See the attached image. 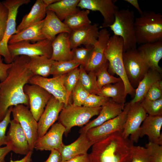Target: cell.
Here are the masks:
<instances>
[{"label": "cell", "instance_id": "6da1fadb", "mask_svg": "<svg viewBox=\"0 0 162 162\" xmlns=\"http://www.w3.org/2000/svg\"><path fill=\"white\" fill-rule=\"evenodd\" d=\"M29 60L30 57L25 56L15 57L7 77L0 82V122L11 106L22 104L29 108V99L23 89L34 76L28 67Z\"/></svg>", "mask_w": 162, "mask_h": 162}, {"label": "cell", "instance_id": "7a4b0ae2", "mask_svg": "<svg viewBox=\"0 0 162 162\" xmlns=\"http://www.w3.org/2000/svg\"><path fill=\"white\" fill-rule=\"evenodd\" d=\"M134 143L122 131L115 132L92 145L90 161L131 162Z\"/></svg>", "mask_w": 162, "mask_h": 162}, {"label": "cell", "instance_id": "3957f363", "mask_svg": "<svg viewBox=\"0 0 162 162\" xmlns=\"http://www.w3.org/2000/svg\"><path fill=\"white\" fill-rule=\"evenodd\" d=\"M135 35L137 44L162 40V15L153 11H144L135 18Z\"/></svg>", "mask_w": 162, "mask_h": 162}, {"label": "cell", "instance_id": "277c9868", "mask_svg": "<svg viewBox=\"0 0 162 162\" xmlns=\"http://www.w3.org/2000/svg\"><path fill=\"white\" fill-rule=\"evenodd\" d=\"M124 44L122 38L113 35L110 37L104 52L105 58L109 62L108 72L119 76L124 82L125 93L134 98L136 89L131 85L125 72L123 58Z\"/></svg>", "mask_w": 162, "mask_h": 162}, {"label": "cell", "instance_id": "5b68a950", "mask_svg": "<svg viewBox=\"0 0 162 162\" xmlns=\"http://www.w3.org/2000/svg\"><path fill=\"white\" fill-rule=\"evenodd\" d=\"M113 22L108 27L115 35L121 37L124 44L123 52L136 48L134 28V11L129 9L117 10Z\"/></svg>", "mask_w": 162, "mask_h": 162}, {"label": "cell", "instance_id": "8992f818", "mask_svg": "<svg viewBox=\"0 0 162 162\" xmlns=\"http://www.w3.org/2000/svg\"><path fill=\"white\" fill-rule=\"evenodd\" d=\"M101 109V107L91 108L75 106L70 103L64 105L58 120L65 128V136H67L73 127L83 126L93 116L98 115Z\"/></svg>", "mask_w": 162, "mask_h": 162}, {"label": "cell", "instance_id": "52a82bcc", "mask_svg": "<svg viewBox=\"0 0 162 162\" xmlns=\"http://www.w3.org/2000/svg\"><path fill=\"white\" fill-rule=\"evenodd\" d=\"M123 58L129 82L134 88H137L150 69L143 55L137 48L123 52Z\"/></svg>", "mask_w": 162, "mask_h": 162}, {"label": "cell", "instance_id": "ba28073f", "mask_svg": "<svg viewBox=\"0 0 162 162\" xmlns=\"http://www.w3.org/2000/svg\"><path fill=\"white\" fill-rule=\"evenodd\" d=\"M30 2V0H6L2 2L8 11L6 29L0 42V55L4 57L6 63L10 64L13 61L8 46L11 37L17 33L16 20L18 10L22 5Z\"/></svg>", "mask_w": 162, "mask_h": 162}, {"label": "cell", "instance_id": "9c48e42d", "mask_svg": "<svg viewBox=\"0 0 162 162\" xmlns=\"http://www.w3.org/2000/svg\"><path fill=\"white\" fill-rule=\"evenodd\" d=\"M11 113L13 119L18 122L26 134L30 150L33 151L38 139V122L26 106L19 104L13 106Z\"/></svg>", "mask_w": 162, "mask_h": 162}, {"label": "cell", "instance_id": "30bf717a", "mask_svg": "<svg viewBox=\"0 0 162 162\" xmlns=\"http://www.w3.org/2000/svg\"><path fill=\"white\" fill-rule=\"evenodd\" d=\"M130 102L125 103L122 112L116 117L101 125L89 129L86 135L93 144L117 131H122L123 126L130 106Z\"/></svg>", "mask_w": 162, "mask_h": 162}, {"label": "cell", "instance_id": "8fae6325", "mask_svg": "<svg viewBox=\"0 0 162 162\" xmlns=\"http://www.w3.org/2000/svg\"><path fill=\"white\" fill-rule=\"evenodd\" d=\"M51 41L47 39L33 43L24 41L8 44L12 60L16 56H25L30 58L43 56L51 58L52 53Z\"/></svg>", "mask_w": 162, "mask_h": 162}, {"label": "cell", "instance_id": "7c38bea8", "mask_svg": "<svg viewBox=\"0 0 162 162\" xmlns=\"http://www.w3.org/2000/svg\"><path fill=\"white\" fill-rule=\"evenodd\" d=\"M147 116L141 102L131 104L123 126L124 136L129 138L134 143H137L140 137L141 126Z\"/></svg>", "mask_w": 162, "mask_h": 162}, {"label": "cell", "instance_id": "4fadbf2b", "mask_svg": "<svg viewBox=\"0 0 162 162\" xmlns=\"http://www.w3.org/2000/svg\"><path fill=\"white\" fill-rule=\"evenodd\" d=\"M23 89L29 99V110L38 122L52 95L44 88L35 84H27Z\"/></svg>", "mask_w": 162, "mask_h": 162}, {"label": "cell", "instance_id": "5bb4252c", "mask_svg": "<svg viewBox=\"0 0 162 162\" xmlns=\"http://www.w3.org/2000/svg\"><path fill=\"white\" fill-rule=\"evenodd\" d=\"M6 136L5 145L16 154L26 155L30 151L28 141L20 123L13 119Z\"/></svg>", "mask_w": 162, "mask_h": 162}, {"label": "cell", "instance_id": "9a60e30c", "mask_svg": "<svg viewBox=\"0 0 162 162\" xmlns=\"http://www.w3.org/2000/svg\"><path fill=\"white\" fill-rule=\"evenodd\" d=\"M65 75L48 78L39 76H34L28 84L38 85L46 90L60 102L67 105L66 93L64 82Z\"/></svg>", "mask_w": 162, "mask_h": 162}, {"label": "cell", "instance_id": "2e32d148", "mask_svg": "<svg viewBox=\"0 0 162 162\" xmlns=\"http://www.w3.org/2000/svg\"><path fill=\"white\" fill-rule=\"evenodd\" d=\"M77 7L82 9L100 12L104 18L101 27L104 28L112 24L115 13L118 9L112 0H80Z\"/></svg>", "mask_w": 162, "mask_h": 162}, {"label": "cell", "instance_id": "e0dca14e", "mask_svg": "<svg viewBox=\"0 0 162 162\" xmlns=\"http://www.w3.org/2000/svg\"><path fill=\"white\" fill-rule=\"evenodd\" d=\"M110 35L109 32L106 28L99 31L97 41L93 46L88 63L84 68L87 73L90 71L96 72L107 61L104 52Z\"/></svg>", "mask_w": 162, "mask_h": 162}, {"label": "cell", "instance_id": "ac0fdd59", "mask_svg": "<svg viewBox=\"0 0 162 162\" xmlns=\"http://www.w3.org/2000/svg\"><path fill=\"white\" fill-rule=\"evenodd\" d=\"M64 104L52 96L38 122V139L44 136L58 119Z\"/></svg>", "mask_w": 162, "mask_h": 162}, {"label": "cell", "instance_id": "d6986e66", "mask_svg": "<svg viewBox=\"0 0 162 162\" xmlns=\"http://www.w3.org/2000/svg\"><path fill=\"white\" fill-rule=\"evenodd\" d=\"M65 131L64 127L59 122L53 124L48 132L37 139L34 149L40 151L58 150L63 144L62 137Z\"/></svg>", "mask_w": 162, "mask_h": 162}, {"label": "cell", "instance_id": "ffe728a7", "mask_svg": "<svg viewBox=\"0 0 162 162\" xmlns=\"http://www.w3.org/2000/svg\"><path fill=\"white\" fill-rule=\"evenodd\" d=\"M98 24L95 23L72 31L70 34L71 49L81 45L93 47L97 42L99 33Z\"/></svg>", "mask_w": 162, "mask_h": 162}, {"label": "cell", "instance_id": "44dd1931", "mask_svg": "<svg viewBox=\"0 0 162 162\" xmlns=\"http://www.w3.org/2000/svg\"><path fill=\"white\" fill-rule=\"evenodd\" d=\"M124 106L116 103L110 98L106 103L101 106L98 117L81 128L79 131V133H86L89 129L99 126L116 117L122 112Z\"/></svg>", "mask_w": 162, "mask_h": 162}, {"label": "cell", "instance_id": "7402d4cb", "mask_svg": "<svg viewBox=\"0 0 162 162\" xmlns=\"http://www.w3.org/2000/svg\"><path fill=\"white\" fill-rule=\"evenodd\" d=\"M162 115L147 116L141 125L140 137L146 135L149 142L162 146Z\"/></svg>", "mask_w": 162, "mask_h": 162}, {"label": "cell", "instance_id": "603a6c76", "mask_svg": "<svg viewBox=\"0 0 162 162\" xmlns=\"http://www.w3.org/2000/svg\"><path fill=\"white\" fill-rule=\"evenodd\" d=\"M93 144L86 133H83L80 134L78 138L70 144L66 145L63 143L58 150L61 155L62 161H65L87 153L88 150Z\"/></svg>", "mask_w": 162, "mask_h": 162}, {"label": "cell", "instance_id": "cb8c5ba5", "mask_svg": "<svg viewBox=\"0 0 162 162\" xmlns=\"http://www.w3.org/2000/svg\"><path fill=\"white\" fill-rule=\"evenodd\" d=\"M41 33L46 39L52 41L56 35L62 33L70 34L71 31L53 11L46 10Z\"/></svg>", "mask_w": 162, "mask_h": 162}, {"label": "cell", "instance_id": "d4e9b609", "mask_svg": "<svg viewBox=\"0 0 162 162\" xmlns=\"http://www.w3.org/2000/svg\"><path fill=\"white\" fill-rule=\"evenodd\" d=\"M137 50L142 54L150 69L161 74L159 62L162 58V40L140 45Z\"/></svg>", "mask_w": 162, "mask_h": 162}, {"label": "cell", "instance_id": "484cf974", "mask_svg": "<svg viewBox=\"0 0 162 162\" xmlns=\"http://www.w3.org/2000/svg\"><path fill=\"white\" fill-rule=\"evenodd\" d=\"M51 46L52 60L55 61L72 60L70 34L62 33L57 35L52 42Z\"/></svg>", "mask_w": 162, "mask_h": 162}, {"label": "cell", "instance_id": "4316f807", "mask_svg": "<svg viewBox=\"0 0 162 162\" xmlns=\"http://www.w3.org/2000/svg\"><path fill=\"white\" fill-rule=\"evenodd\" d=\"M46 11V7L43 0H37L30 12L23 17L16 27L17 33L44 20Z\"/></svg>", "mask_w": 162, "mask_h": 162}, {"label": "cell", "instance_id": "83f0119b", "mask_svg": "<svg viewBox=\"0 0 162 162\" xmlns=\"http://www.w3.org/2000/svg\"><path fill=\"white\" fill-rule=\"evenodd\" d=\"M44 20L23 30L15 34L10 38L8 44L24 41L34 43L46 39L41 33Z\"/></svg>", "mask_w": 162, "mask_h": 162}, {"label": "cell", "instance_id": "f1b7e54d", "mask_svg": "<svg viewBox=\"0 0 162 162\" xmlns=\"http://www.w3.org/2000/svg\"><path fill=\"white\" fill-rule=\"evenodd\" d=\"M161 74L158 71L150 69L136 89L134 96L130 102L131 104L141 102L151 87L156 82L161 80Z\"/></svg>", "mask_w": 162, "mask_h": 162}, {"label": "cell", "instance_id": "f546056e", "mask_svg": "<svg viewBox=\"0 0 162 162\" xmlns=\"http://www.w3.org/2000/svg\"><path fill=\"white\" fill-rule=\"evenodd\" d=\"M54 61L45 56H34L30 58L28 67L34 76L47 78L50 75L51 68Z\"/></svg>", "mask_w": 162, "mask_h": 162}, {"label": "cell", "instance_id": "4dcf8cb0", "mask_svg": "<svg viewBox=\"0 0 162 162\" xmlns=\"http://www.w3.org/2000/svg\"><path fill=\"white\" fill-rule=\"evenodd\" d=\"M80 0H59L48 6L46 10L53 11L61 21L68 16L79 10L78 4Z\"/></svg>", "mask_w": 162, "mask_h": 162}, {"label": "cell", "instance_id": "1f68e13d", "mask_svg": "<svg viewBox=\"0 0 162 162\" xmlns=\"http://www.w3.org/2000/svg\"><path fill=\"white\" fill-rule=\"evenodd\" d=\"M98 95L111 98L116 103L124 105L126 96L123 82L121 80L104 86L100 90Z\"/></svg>", "mask_w": 162, "mask_h": 162}, {"label": "cell", "instance_id": "d6a6232c", "mask_svg": "<svg viewBox=\"0 0 162 162\" xmlns=\"http://www.w3.org/2000/svg\"><path fill=\"white\" fill-rule=\"evenodd\" d=\"M89 13L88 10H79L68 16L63 22L71 31L86 26L91 24L88 17Z\"/></svg>", "mask_w": 162, "mask_h": 162}, {"label": "cell", "instance_id": "836d02e7", "mask_svg": "<svg viewBox=\"0 0 162 162\" xmlns=\"http://www.w3.org/2000/svg\"><path fill=\"white\" fill-rule=\"evenodd\" d=\"M79 80L90 94L98 95L100 90L97 82L96 73L94 71L87 72L82 65L79 66Z\"/></svg>", "mask_w": 162, "mask_h": 162}, {"label": "cell", "instance_id": "e575fe53", "mask_svg": "<svg viewBox=\"0 0 162 162\" xmlns=\"http://www.w3.org/2000/svg\"><path fill=\"white\" fill-rule=\"evenodd\" d=\"M109 62L107 60L95 72L98 86L100 90L104 86L115 83L122 80L119 77L117 78L110 74L108 71Z\"/></svg>", "mask_w": 162, "mask_h": 162}, {"label": "cell", "instance_id": "d590c367", "mask_svg": "<svg viewBox=\"0 0 162 162\" xmlns=\"http://www.w3.org/2000/svg\"><path fill=\"white\" fill-rule=\"evenodd\" d=\"M80 64L73 60L54 61L51 70L50 75L52 77L65 75L75 68Z\"/></svg>", "mask_w": 162, "mask_h": 162}, {"label": "cell", "instance_id": "8d00e7d4", "mask_svg": "<svg viewBox=\"0 0 162 162\" xmlns=\"http://www.w3.org/2000/svg\"><path fill=\"white\" fill-rule=\"evenodd\" d=\"M79 68H77L65 74L64 84L66 93L67 101L70 104L72 91L79 80Z\"/></svg>", "mask_w": 162, "mask_h": 162}, {"label": "cell", "instance_id": "74e56055", "mask_svg": "<svg viewBox=\"0 0 162 162\" xmlns=\"http://www.w3.org/2000/svg\"><path fill=\"white\" fill-rule=\"evenodd\" d=\"M93 47H77L71 49L72 60L85 68L88 63Z\"/></svg>", "mask_w": 162, "mask_h": 162}, {"label": "cell", "instance_id": "f35d334b", "mask_svg": "<svg viewBox=\"0 0 162 162\" xmlns=\"http://www.w3.org/2000/svg\"><path fill=\"white\" fill-rule=\"evenodd\" d=\"M141 103L143 107L149 115H162V98L151 100L144 98Z\"/></svg>", "mask_w": 162, "mask_h": 162}, {"label": "cell", "instance_id": "ab89813d", "mask_svg": "<svg viewBox=\"0 0 162 162\" xmlns=\"http://www.w3.org/2000/svg\"><path fill=\"white\" fill-rule=\"evenodd\" d=\"M89 94L79 80L71 93L72 104L75 106H82Z\"/></svg>", "mask_w": 162, "mask_h": 162}, {"label": "cell", "instance_id": "60d3db41", "mask_svg": "<svg viewBox=\"0 0 162 162\" xmlns=\"http://www.w3.org/2000/svg\"><path fill=\"white\" fill-rule=\"evenodd\" d=\"M150 162H162V146L149 142L145 147Z\"/></svg>", "mask_w": 162, "mask_h": 162}, {"label": "cell", "instance_id": "b9f144b4", "mask_svg": "<svg viewBox=\"0 0 162 162\" xmlns=\"http://www.w3.org/2000/svg\"><path fill=\"white\" fill-rule=\"evenodd\" d=\"M110 99L97 94H89L85 100L82 106L91 108L101 107Z\"/></svg>", "mask_w": 162, "mask_h": 162}, {"label": "cell", "instance_id": "7bdbcfd3", "mask_svg": "<svg viewBox=\"0 0 162 162\" xmlns=\"http://www.w3.org/2000/svg\"><path fill=\"white\" fill-rule=\"evenodd\" d=\"M131 162H150L146 148L140 146H134Z\"/></svg>", "mask_w": 162, "mask_h": 162}, {"label": "cell", "instance_id": "ee69618b", "mask_svg": "<svg viewBox=\"0 0 162 162\" xmlns=\"http://www.w3.org/2000/svg\"><path fill=\"white\" fill-rule=\"evenodd\" d=\"M13 106L10 107L3 119L0 122V147L5 145L6 132L8 125L11 122L10 115Z\"/></svg>", "mask_w": 162, "mask_h": 162}, {"label": "cell", "instance_id": "f6af8a7d", "mask_svg": "<svg viewBox=\"0 0 162 162\" xmlns=\"http://www.w3.org/2000/svg\"><path fill=\"white\" fill-rule=\"evenodd\" d=\"M151 100H155L162 98V81L155 82L150 88L145 97Z\"/></svg>", "mask_w": 162, "mask_h": 162}, {"label": "cell", "instance_id": "bcb514c9", "mask_svg": "<svg viewBox=\"0 0 162 162\" xmlns=\"http://www.w3.org/2000/svg\"><path fill=\"white\" fill-rule=\"evenodd\" d=\"M8 11L7 8L0 2V42L4 36L8 19Z\"/></svg>", "mask_w": 162, "mask_h": 162}, {"label": "cell", "instance_id": "7dc6e473", "mask_svg": "<svg viewBox=\"0 0 162 162\" xmlns=\"http://www.w3.org/2000/svg\"><path fill=\"white\" fill-rule=\"evenodd\" d=\"M12 66V63H3L2 56L0 55V82L4 81L7 78L8 71Z\"/></svg>", "mask_w": 162, "mask_h": 162}, {"label": "cell", "instance_id": "c3c4849f", "mask_svg": "<svg viewBox=\"0 0 162 162\" xmlns=\"http://www.w3.org/2000/svg\"><path fill=\"white\" fill-rule=\"evenodd\" d=\"M62 159L59 151L57 150L51 151V153L47 160L44 162H62Z\"/></svg>", "mask_w": 162, "mask_h": 162}, {"label": "cell", "instance_id": "681fc988", "mask_svg": "<svg viewBox=\"0 0 162 162\" xmlns=\"http://www.w3.org/2000/svg\"><path fill=\"white\" fill-rule=\"evenodd\" d=\"M62 162H91L89 154L87 153L79 155L69 160Z\"/></svg>", "mask_w": 162, "mask_h": 162}, {"label": "cell", "instance_id": "f907efd6", "mask_svg": "<svg viewBox=\"0 0 162 162\" xmlns=\"http://www.w3.org/2000/svg\"><path fill=\"white\" fill-rule=\"evenodd\" d=\"M10 151L9 148L6 146L0 147V162H6L5 160V157Z\"/></svg>", "mask_w": 162, "mask_h": 162}, {"label": "cell", "instance_id": "816d5d0a", "mask_svg": "<svg viewBox=\"0 0 162 162\" xmlns=\"http://www.w3.org/2000/svg\"><path fill=\"white\" fill-rule=\"evenodd\" d=\"M32 154L33 151H30L22 159L15 161L13 160L11 157L10 162H33L32 158Z\"/></svg>", "mask_w": 162, "mask_h": 162}, {"label": "cell", "instance_id": "f5cc1de1", "mask_svg": "<svg viewBox=\"0 0 162 162\" xmlns=\"http://www.w3.org/2000/svg\"><path fill=\"white\" fill-rule=\"evenodd\" d=\"M124 1L133 6L140 14L142 13L143 11L140 7L137 0H125Z\"/></svg>", "mask_w": 162, "mask_h": 162}, {"label": "cell", "instance_id": "db71d44e", "mask_svg": "<svg viewBox=\"0 0 162 162\" xmlns=\"http://www.w3.org/2000/svg\"><path fill=\"white\" fill-rule=\"evenodd\" d=\"M58 0H43L44 3L46 6V8L48 6L58 2Z\"/></svg>", "mask_w": 162, "mask_h": 162}]
</instances>
